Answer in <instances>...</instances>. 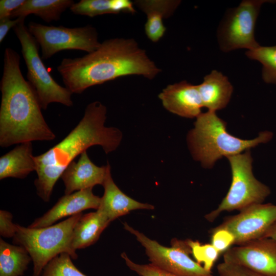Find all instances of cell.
<instances>
[{
  "instance_id": "6da1fadb",
  "label": "cell",
  "mask_w": 276,
  "mask_h": 276,
  "mask_svg": "<svg viewBox=\"0 0 276 276\" xmlns=\"http://www.w3.org/2000/svg\"><path fill=\"white\" fill-rule=\"evenodd\" d=\"M57 69L65 87L78 94L119 77L140 75L152 80L161 72L134 39L122 38L105 40L83 57L64 58Z\"/></svg>"
},
{
  "instance_id": "7a4b0ae2",
  "label": "cell",
  "mask_w": 276,
  "mask_h": 276,
  "mask_svg": "<svg viewBox=\"0 0 276 276\" xmlns=\"http://www.w3.org/2000/svg\"><path fill=\"white\" fill-rule=\"evenodd\" d=\"M20 57L11 48L4 52L1 81L0 146L50 141L56 135L47 124L37 97L20 68Z\"/></svg>"
},
{
  "instance_id": "3957f363",
  "label": "cell",
  "mask_w": 276,
  "mask_h": 276,
  "mask_svg": "<svg viewBox=\"0 0 276 276\" xmlns=\"http://www.w3.org/2000/svg\"><path fill=\"white\" fill-rule=\"evenodd\" d=\"M106 106L98 101L88 104L78 124L60 142L46 152L34 156L37 177L34 185L38 196L50 200L58 179L68 165L90 147L99 145L106 154L120 145L122 133L118 128L106 127Z\"/></svg>"
},
{
  "instance_id": "277c9868",
  "label": "cell",
  "mask_w": 276,
  "mask_h": 276,
  "mask_svg": "<svg viewBox=\"0 0 276 276\" xmlns=\"http://www.w3.org/2000/svg\"><path fill=\"white\" fill-rule=\"evenodd\" d=\"M273 133L264 131L251 140H243L231 134L226 122L208 110L201 113L188 134L187 142L193 157L205 168H211L218 159L250 150L260 144L269 142Z\"/></svg>"
},
{
  "instance_id": "5b68a950",
  "label": "cell",
  "mask_w": 276,
  "mask_h": 276,
  "mask_svg": "<svg viewBox=\"0 0 276 276\" xmlns=\"http://www.w3.org/2000/svg\"><path fill=\"white\" fill-rule=\"evenodd\" d=\"M82 216L80 213L57 224L40 228L16 224L13 242L23 247L30 256L33 264V276H40L48 263L61 253L68 254L72 259L78 258L71 243L74 228Z\"/></svg>"
},
{
  "instance_id": "8992f818",
  "label": "cell",
  "mask_w": 276,
  "mask_h": 276,
  "mask_svg": "<svg viewBox=\"0 0 276 276\" xmlns=\"http://www.w3.org/2000/svg\"><path fill=\"white\" fill-rule=\"evenodd\" d=\"M227 158L231 169V186L218 207L204 216L210 222H213L223 212L240 211L250 205L263 203L271 192L268 186L254 176L249 150Z\"/></svg>"
},
{
  "instance_id": "52a82bcc",
  "label": "cell",
  "mask_w": 276,
  "mask_h": 276,
  "mask_svg": "<svg viewBox=\"0 0 276 276\" xmlns=\"http://www.w3.org/2000/svg\"><path fill=\"white\" fill-rule=\"evenodd\" d=\"M13 30L21 45L28 81L34 89L41 108L45 110L52 103L73 106L72 93L58 84L48 71L39 55L38 44L25 25V20L16 26Z\"/></svg>"
},
{
  "instance_id": "ba28073f",
  "label": "cell",
  "mask_w": 276,
  "mask_h": 276,
  "mask_svg": "<svg viewBox=\"0 0 276 276\" xmlns=\"http://www.w3.org/2000/svg\"><path fill=\"white\" fill-rule=\"evenodd\" d=\"M28 28L40 46L41 57L44 60L58 52L66 50L91 53L101 44L98 41L96 28L90 25L67 28L62 26H47L30 21Z\"/></svg>"
},
{
  "instance_id": "9c48e42d",
  "label": "cell",
  "mask_w": 276,
  "mask_h": 276,
  "mask_svg": "<svg viewBox=\"0 0 276 276\" xmlns=\"http://www.w3.org/2000/svg\"><path fill=\"white\" fill-rule=\"evenodd\" d=\"M123 225L124 229L133 235L144 247L153 265L178 276H213L212 271L206 270L190 258L191 250L186 240L174 239L171 242V247H165L126 222Z\"/></svg>"
},
{
  "instance_id": "30bf717a",
  "label": "cell",
  "mask_w": 276,
  "mask_h": 276,
  "mask_svg": "<svg viewBox=\"0 0 276 276\" xmlns=\"http://www.w3.org/2000/svg\"><path fill=\"white\" fill-rule=\"evenodd\" d=\"M266 0H244L229 9L219 26L217 38L220 49L229 52L238 49H254L259 44L255 38V28L262 4Z\"/></svg>"
},
{
  "instance_id": "8fae6325",
  "label": "cell",
  "mask_w": 276,
  "mask_h": 276,
  "mask_svg": "<svg viewBox=\"0 0 276 276\" xmlns=\"http://www.w3.org/2000/svg\"><path fill=\"white\" fill-rule=\"evenodd\" d=\"M276 221V205L256 203L226 218L214 229H224L234 237V245H239L262 238Z\"/></svg>"
},
{
  "instance_id": "7c38bea8",
  "label": "cell",
  "mask_w": 276,
  "mask_h": 276,
  "mask_svg": "<svg viewBox=\"0 0 276 276\" xmlns=\"http://www.w3.org/2000/svg\"><path fill=\"white\" fill-rule=\"evenodd\" d=\"M223 259L264 276H276V240L261 238L236 245L224 252Z\"/></svg>"
},
{
  "instance_id": "4fadbf2b",
  "label": "cell",
  "mask_w": 276,
  "mask_h": 276,
  "mask_svg": "<svg viewBox=\"0 0 276 276\" xmlns=\"http://www.w3.org/2000/svg\"><path fill=\"white\" fill-rule=\"evenodd\" d=\"M101 197L95 195L93 188L87 189L65 195L42 216L36 219L28 227L40 228L53 225L61 219L82 213L88 209L97 210Z\"/></svg>"
},
{
  "instance_id": "5bb4252c",
  "label": "cell",
  "mask_w": 276,
  "mask_h": 276,
  "mask_svg": "<svg viewBox=\"0 0 276 276\" xmlns=\"http://www.w3.org/2000/svg\"><path fill=\"white\" fill-rule=\"evenodd\" d=\"M110 169L109 163L101 167L91 161L86 151L80 155L77 162L73 161L61 176L65 186L64 194L103 185Z\"/></svg>"
},
{
  "instance_id": "9a60e30c",
  "label": "cell",
  "mask_w": 276,
  "mask_h": 276,
  "mask_svg": "<svg viewBox=\"0 0 276 276\" xmlns=\"http://www.w3.org/2000/svg\"><path fill=\"white\" fill-rule=\"evenodd\" d=\"M163 106L181 117L197 118L203 107L197 85L187 81L168 85L158 95Z\"/></svg>"
},
{
  "instance_id": "2e32d148",
  "label": "cell",
  "mask_w": 276,
  "mask_h": 276,
  "mask_svg": "<svg viewBox=\"0 0 276 276\" xmlns=\"http://www.w3.org/2000/svg\"><path fill=\"white\" fill-rule=\"evenodd\" d=\"M102 186L104 194L97 210L102 212L110 222L133 210L154 209L150 204L141 203L124 194L114 183L110 169Z\"/></svg>"
},
{
  "instance_id": "e0dca14e",
  "label": "cell",
  "mask_w": 276,
  "mask_h": 276,
  "mask_svg": "<svg viewBox=\"0 0 276 276\" xmlns=\"http://www.w3.org/2000/svg\"><path fill=\"white\" fill-rule=\"evenodd\" d=\"M147 15L145 32L152 42L158 41L166 28L163 20L172 15L180 3L178 0H137L133 2Z\"/></svg>"
},
{
  "instance_id": "ac0fdd59",
  "label": "cell",
  "mask_w": 276,
  "mask_h": 276,
  "mask_svg": "<svg viewBox=\"0 0 276 276\" xmlns=\"http://www.w3.org/2000/svg\"><path fill=\"white\" fill-rule=\"evenodd\" d=\"M197 87L203 107L215 112L227 106L233 91L228 78L217 70L206 75Z\"/></svg>"
},
{
  "instance_id": "d6986e66",
  "label": "cell",
  "mask_w": 276,
  "mask_h": 276,
  "mask_svg": "<svg viewBox=\"0 0 276 276\" xmlns=\"http://www.w3.org/2000/svg\"><path fill=\"white\" fill-rule=\"evenodd\" d=\"M32 142L18 144L0 157V179L12 177L26 178L35 171Z\"/></svg>"
},
{
  "instance_id": "ffe728a7",
  "label": "cell",
  "mask_w": 276,
  "mask_h": 276,
  "mask_svg": "<svg viewBox=\"0 0 276 276\" xmlns=\"http://www.w3.org/2000/svg\"><path fill=\"white\" fill-rule=\"evenodd\" d=\"M110 221L101 211L97 210L82 215L75 225L71 239V248H85L96 243L102 232L110 224Z\"/></svg>"
},
{
  "instance_id": "44dd1931",
  "label": "cell",
  "mask_w": 276,
  "mask_h": 276,
  "mask_svg": "<svg viewBox=\"0 0 276 276\" xmlns=\"http://www.w3.org/2000/svg\"><path fill=\"white\" fill-rule=\"evenodd\" d=\"M74 3L73 0H26L12 13L11 18H26L29 15L34 14L47 22L57 21Z\"/></svg>"
},
{
  "instance_id": "7402d4cb",
  "label": "cell",
  "mask_w": 276,
  "mask_h": 276,
  "mask_svg": "<svg viewBox=\"0 0 276 276\" xmlns=\"http://www.w3.org/2000/svg\"><path fill=\"white\" fill-rule=\"evenodd\" d=\"M134 5L129 0H81L75 2L70 9L75 14L93 17L106 14H134Z\"/></svg>"
},
{
  "instance_id": "603a6c76",
  "label": "cell",
  "mask_w": 276,
  "mask_h": 276,
  "mask_svg": "<svg viewBox=\"0 0 276 276\" xmlns=\"http://www.w3.org/2000/svg\"><path fill=\"white\" fill-rule=\"evenodd\" d=\"M31 261L23 247L0 239V276H22Z\"/></svg>"
},
{
  "instance_id": "cb8c5ba5",
  "label": "cell",
  "mask_w": 276,
  "mask_h": 276,
  "mask_svg": "<svg viewBox=\"0 0 276 276\" xmlns=\"http://www.w3.org/2000/svg\"><path fill=\"white\" fill-rule=\"evenodd\" d=\"M245 54L248 58L262 64V77L265 83L276 84V45H259L248 50Z\"/></svg>"
},
{
  "instance_id": "d4e9b609",
  "label": "cell",
  "mask_w": 276,
  "mask_h": 276,
  "mask_svg": "<svg viewBox=\"0 0 276 276\" xmlns=\"http://www.w3.org/2000/svg\"><path fill=\"white\" fill-rule=\"evenodd\" d=\"M72 259L66 252L58 255L48 263L40 276H87L75 266Z\"/></svg>"
},
{
  "instance_id": "484cf974",
  "label": "cell",
  "mask_w": 276,
  "mask_h": 276,
  "mask_svg": "<svg viewBox=\"0 0 276 276\" xmlns=\"http://www.w3.org/2000/svg\"><path fill=\"white\" fill-rule=\"evenodd\" d=\"M186 241L196 262L200 264H203V267L206 270L212 271L211 269L220 252L212 244H202L197 241L192 240Z\"/></svg>"
},
{
  "instance_id": "4316f807",
  "label": "cell",
  "mask_w": 276,
  "mask_h": 276,
  "mask_svg": "<svg viewBox=\"0 0 276 276\" xmlns=\"http://www.w3.org/2000/svg\"><path fill=\"white\" fill-rule=\"evenodd\" d=\"M127 266L140 276H178L162 269L151 263L139 264L131 261L126 253L121 254Z\"/></svg>"
},
{
  "instance_id": "83f0119b",
  "label": "cell",
  "mask_w": 276,
  "mask_h": 276,
  "mask_svg": "<svg viewBox=\"0 0 276 276\" xmlns=\"http://www.w3.org/2000/svg\"><path fill=\"white\" fill-rule=\"evenodd\" d=\"M218 276H264L245 267L223 261L217 267Z\"/></svg>"
},
{
  "instance_id": "f1b7e54d",
  "label": "cell",
  "mask_w": 276,
  "mask_h": 276,
  "mask_svg": "<svg viewBox=\"0 0 276 276\" xmlns=\"http://www.w3.org/2000/svg\"><path fill=\"white\" fill-rule=\"evenodd\" d=\"M211 244L220 252H224L234 245L235 238L233 234L224 229H212Z\"/></svg>"
},
{
  "instance_id": "f546056e",
  "label": "cell",
  "mask_w": 276,
  "mask_h": 276,
  "mask_svg": "<svg viewBox=\"0 0 276 276\" xmlns=\"http://www.w3.org/2000/svg\"><path fill=\"white\" fill-rule=\"evenodd\" d=\"M12 214L5 210L0 211V235L5 238H13L16 233V224L12 222Z\"/></svg>"
},
{
  "instance_id": "4dcf8cb0",
  "label": "cell",
  "mask_w": 276,
  "mask_h": 276,
  "mask_svg": "<svg viewBox=\"0 0 276 276\" xmlns=\"http://www.w3.org/2000/svg\"><path fill=\"white\" fill-rule=\"evenodd\" d=\"M26 0H1L0 1V20L11 18L12 13Z\"/></svg>"
},
{
  "instance_id": "1f68e13d",
  "label": "cell",
  "mask_w": 276,
  "mask_h": 276,
  "mask_svg": "<svg viewBox=\"0 0 276 276\" xmlns=\"http://www.w3.org/2000/svg\"><path fill=\"white\" fill-rule=\"evenodd\" d=\"M25 17H17L15 19L7 18L0 20V43H2L8 32L11 28H14L21 21L25 20Z\"/></svg>"
},
{
  "instance_id": "d6a6232c",
  "label": "cell",
  "mask_w": 276,
  "mask_h": 276,
  "mask_svg": "<svg viewBox=\"0 0 276 276\" xmlns=\"http://www.w3.org/2000/svg\"><path fill=\"white\" fill-rule=\"evenodd\" d=\"M262 238H270L276 240V221L268 229Z\"/></svg>"
}]
</instances>
